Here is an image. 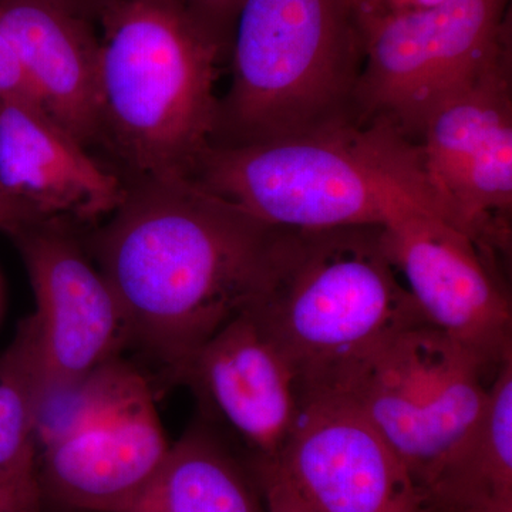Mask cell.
Returning a JSON list of instances; mask_svg holds the SVG:
<instances>
[{
	"label": "cell",
	"mask_w": 512,
	"mask_h": 512,
	"mask_svg": "<svg viewBox=\"0 0 512 512\" xmlns=\"http://www.w3.org/2000/svg\"><path fill=\"white\" fill-rule=\"evenodd\" d=\"M195 18L222 47L227 55L232 32L242 0H187Z\"/></svg>",
	"instance_id": "obj_20"
},
{
	"label": "cell",
	"mask_w": 512,
	"mask_h": 512,
	"mask_svg": "<svg viewBox=\"0 0 512 512\" xmlns=\"http://www.w3.org/2000/svg\"><path fill=\"white\" fill-rule=\"evenodd\" d=\"M181 383L258 460L281 454L302 412L295 367L247 312L195 353Z\"/></svg>",
	"instance_id": "obj_13"
},
{
	"label": "cell",
	"mask_w": 512,
	"mask_h": 512,
	"mask_svg": "<svg viewBox=\"0 0 512 512\" xmlns=\"http://www.w3.org/2000/svg\"><path fill=\"white\" fill-rule=\"evenodd\" d=\"M424 497L433 512H512V359L495 375L476 427Z\"/></svg>",
	"instance_id": "obj_17"
},
{
	"label": "cell",
	"mask_w": 512,
	"mask_h": 512,
	"mask_svg": "<svg viewBox=\"0 0 512 512\" xmlns=\"http://www.w3.org/2000/svg\"><path fill=\"white\" fill-rule=\"evenodd\" d=\"M37 476L0 485V512H42Z\"/></svg>",
	"instance_id": "obj_23"
},
{
	"label": "cell",
	"mask_w": 512,
	"mask_h": 512,
	"mask_svg": "<svg viewBox=\"0 0 512 512\" xmlns=\"http://www.w3.org/2000/svg\"><path fill=\"white\" fill-rule=\"evenodd\" d=\"M80 231L47 218L9 234L35 293L36 311L20 326L32 352L36 404L119 359L128 346L123 309Z\"/></svg>",
	"instance_id": "obj_9"
},
{
	"label": "cell",
	"mask_w": 512,
	"mask_h": 512,
	"mask_svg": "<svg viewBox=\"0 0 512 512\" xmlns=\"http://www.w3.org/2000/svg\"><path fill=\"white\" fill-rule=\"evenodd\" d=\"M264 491L266 512H309L298 494L282 476L274 460L251 457Z\"/></svg>",
	"instance_id": "obj_19"
},
{
	"label": "cell",
	"mask_w": 512,
	"mask_h": 512,
	"mask_svg": "<svg viewBox=\"0 0 512 512\" xmlns=\"http://www.w3.org/2000/svg\"><path fill=\"white\" fill-rule=\"evenodd\" d=\"M210 146L357 127L363 43L348 0H242Z\"/></svg>",
	"instance_id": "obj_3"
},
{
	"label": "cell",
	"mask_w": 512,
	"mask_h": 512,
	"mask_svg": "<svg viewBox=\"0 0 512 512\" xmlns=\"http://www.w3.org/2000/svg\"><path fill=\"white\" fill-rule=\"evenodd\" d=\"M124 512H266L251 457L211 421L192 424L171 444L160 470Z\"/></svg>",
	"instance_id": "obj_16"
},
{
	"label": "cell",
	"mask_w": 512,
	"mask_h": 512,
	"mask_svg": "<svg viewBox=\"0 0 512 512\" xmlns=\"http://www.w3.org/2000/svg\"><path fill=\"white\" fill-rule=\"evenodd\" d=\"M40 220L47 218L28 202L0 192V231L9 235L16 229Z\"/></svg>",
	"instance_id": "obj_24"
},
{
	"label": "cell",
	"mask_w": 512,
	"mask_h": 512,
	"mask_svg": "<svg viewBox=\"0 0 512 512\" xmlns=\"http://www.w3.org/2000/svg\"><path fill=\"white\" fill-rule=\"evenodd\" d=\"M417 200L505 279L512 244V35L431 113L412 144Z\"/></svg>",
	"instance_id": "obj_7"
},
{
	"label": "cell",
	"mask_w": 512,
	"mask_h": 512,
	"mask_svg": "<svg viewBox=\"0 0 512 512\" xmlns=\"http://www.w3.org/2000/svg\"><path fill=\"white\" fill-rule=\"evenodd\" d=\"M247 313L295 367L302 392L427 323L387 255L382 225L279 228L268 278Z\"/></svg>",
	"instance_id": "obj_4"
},
{
	"label": "cell",
	"mask_w": 512,
	"mask_h": 512,
	"mask_svg": "<svg viewBox=\"0 0 512 512\" xmlns=\"http://www.w3.org/2000/svg\"><path fill=\"white\" fill-rule=\"evenodd\" d=\"M383 242L390 261L426 322L493 360L512 359V309L507 281L474 242L400 188Z\"/></svg>",
	"instance_id": "obj_10"
},
{
	"label": "cell",
	"mask_w": 512,
	"mask_h": 512,
	"mask_svg": "<svg viewBox=\"0 0 512 512\" xmlns=\"http://www.w3.org/2000/svg\"><path fill=\"white\" fill-rule=\"evenodd\" d=\"M504 363L424 323L384 339L303 393L328 390L356 404L402 458L424 497L483 416Z\"/></svg>",
	"instance_id": "obj_6"
},
{
	"label": "cell",
	"mask_w": 512,
	"mask_h": 512,
	"mask_svg": "<svg viewBox=\"0 0 512 512\" xmlns=\"http://www.w3.org/2000/svg\"><path fill=\"white\" fill-rule=\"evenodd\" d=\"M0 192L83 228L119 207L124 181L42 107L0 100Z\"/></svg>",
	"instance_id": "obj_14"
},
{
	"label": "cell",
	"mask_w": 512,
	"mask_h": 512,
	"mask_svg": "<svg viewBox=\"0 0 512 512\" xmlns=\"http://www.w3.org/2000/svg\"><path fill=\"white\" fill-rule=\"evenodd\" d=\"M0 100L22 101L45 110L2 32H0Z\"/></svg>",
	"instance_id": "obj_21"
},
{
	"label": "cell",
	"mask_w": 512,
	"mask_h": 512,
	"mask_svg": "<svg viewBox=\"0 0 512 512\" xmlns=\"http://www.w3.org/2000/svg\"><path fill=\"white\" fill-rule=\"evenodd\" d=\"M170 446L151 384L143 380L109 412L39 450L42 504L124 512L156 476Z\"/></svg>",
	"instance_id": "obj_12"
},
{
	"label": "cell",
	"mask_w": 512,
	"mask_h": 512,
	"mask_svg": "<svg viewBox=\"0 0 512 512\" xmlns=\"http://www.w3.org/2000/svg\"><path fill=\"white\" fill-rule=\"evenodd\" d=\"M36 464V377L19 328L0 356V485L36 477Z\"/></svg>",
	"instance_id": "obj_18"
},
{
	"label": "cell",
	"mask_w": 512,
	"mask_h": 512,
	"mask_svg": "<svg viewBox=\"0 0 512 512\" xmlns=\"http://www.w3.org/2000/svg\"><path fill=\"white\" fill-rule=\"evenodd\" d=\"M278 232L177 178L124 183L119 207L80 234L123 309L128 346L181 383L195 353L258 298Z\"/></svg>",
	"instance_id": "obj_1"
},
{
	"label": "cell",
	"mask_w": 512,
	"mask_h": 512,
	"mask_svg": "<svg viewBox=\"0 0 512 512\" xmlns=\"http://www.w3.org/2000/svg\"><path fill=\"white\" fill-rule=\"evenodd\" d=\"M510 0H444L357 23L363 66L357 127L384 126L414 144L439 104L512 35Z\"/></svg>",
	"instance_id": "obj_8"
},
{
	"label": "cell",
	"mask_w": 512,
	"mask_h": 512,
	"mask_svg": "<svg viewBox=\"0 0 512 512\" xmlns=\"http://www.w3.org/2000/svg\"><path fill=\"white\" fill-rule=\"evenodd\" d=\"M444 0H348L356 22L386 18L397 13L431 8Z\"/></svg>",
	"instance_id": "obj_22"
},
{
	"label": "cell",
	"mask_w": 512,
	"mask_h": 512,
	"mask_svg": "<svg viewBox=\"0 0 512 512\" xmlns=\"http://www.w3.org/2000/svg\"><path fill=\"white\" fill-rule=\"evenodd\" d=\"M0 32L46 113L86 150L100 148L99 40L56 0H0Z\"/></svg>",
	"instance_id": "obj_15"
},
{
	"label": "cell",
	"mask_w": 512,
	"mask_h": 512,
	"mask_svg": "<svg viewBox=\"0 0 512 512\" xmlns=\"http://www.w3.org/2000/svg\"><path fill=\"white\" fill-rule=\"evenodd\" d=\"M274 461L309 512H433L389 441L339 393H303Z\"/></svg>",
	"instance_id": "obj_11"
},
{
	"label": "cell",
	"mask_w": 512,
	"mask_h": 512,
	"mask_svg": "<svg viewBox=\"0 0 512 512\" xmlns=\"http://www.w3.org/2000/svg\"><path fill=\"white\" fill-rule=\"evenodd\" d=\"M90 22L110 167L124 183L191 178L214 136L224 47L187 0H106Z\"/></svg>",
	"instance_id": "obj_2"
},
{
	"label": "cell",
	"mask_w": 512,
	"mask_h": 512,
	"mask_svg": "<svg viewBox=\"0 0 512 512\" xmlns=\"http://www.w3.org/2000/svg\"><path fill=\"white\" fill-rule=\"evenodd\" d=\"M57 3L69 9L70 12L82 16V18L90 20L96 9L106 0H56Z\"/></svg>",
	"instance_id": "obj_25"
},
{
	"label": "cell",
	"mask_w": 512,
	"mask_h": 512,
	"mask_svg": "<svg viewBox=\"0 0 512 512\" xmlns=\"http://www.w3.org/2000/svg\"><path fill=\"white\" fill-rule=\"evenodd\" d=\"M402 138L350 127L247 146H208L191 180L275 228L383 225L407 184Z\"/></svg>",
	"instance_id": "obj_5"
}]
</instances>
